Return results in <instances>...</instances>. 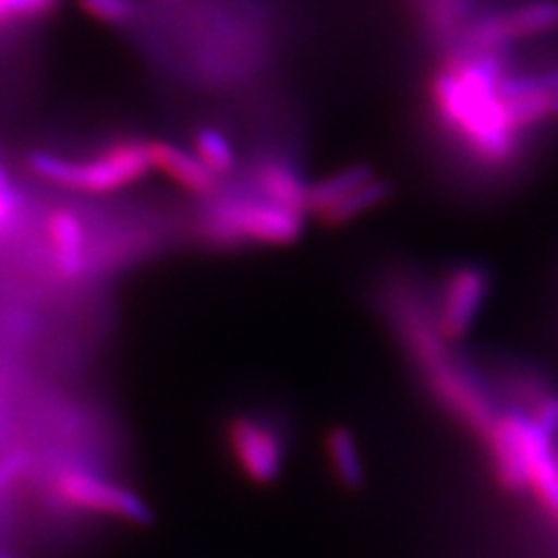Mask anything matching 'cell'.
<instances>
[{
	"label": "cell",
	"instance_id": "obj_1",
	"mask_svg": "<svg viewBox=\"0 0 558 558\" xmlns=\"http://www.w3.org/2000/svg\"><path fill=\"white\" fill-rule=\"evenodd\" d=\"M198 238L219 250L289 247L305 233V215L266 198H223L209 203L198 219Z\"/></svg>",
	"mask_w": 558,
	"mask_h": 558
},
{
	"label": "cell",
	"instance_id": "obj_2",
	"mask_svg": "<svg viewBox=\"0 0 558 558\" xmlns=\"http://www.w3.org/2000/svg\"><path fill=\"white\" fill-rule=\"evenodd\" d=\"M33 174L49 184L86 191V194H110L140 182L151 170L149 143L124 140L105 149L96 159L75 161L59 154L33 151L26 159Z\"/></svg>",
	"mask_w": 558,
	"mask_h": 558
},
{
	"label": "cell",
	"instance_id": "obj_3",
	"mask_svg": "<svg viewBox=\"0 0 558 558\" xmlns=\"http://www.w3.org/2000/svg\"><path fill=\"white\" fill-rule=\"evenodd\" d=\"M49 486L57 500L73 510L121 519L135 523V526H149L154 521L149 502L135 494L133 488H126L94 473H86V470L63 468L54 473Z\"/></svg>",
	"mask_w": 558,
	"mask_h": 558
},
{
	"label": "cell",
	"instance_id": "obj_4",
	"mask_svg": "<svg viewBox=\"0 0 558 558\" xmlns=\"http://www.w3.org/2000/svg\"><path fill=\"white\" fill-rule=\"evenodd\" d=\"M558 28L556 0H535L510 10L473 16L453 47L468 51H508L512 43L539 38Z\"/></svg>",
	"mask_w": 558,
	"mask_h": 558
},
{
	"label": "cell",
	"instance_id": "obj_5",
	"mask_svg": "<svg viewBox=\"0 0 558 558\" xmlns=\"http://www.w3.org/2000/svg\"><path fill=\"white\" fill-rule=\"evenodd\" d=\"M226 442L242 477L256 486H270L284 473L287 447L279 433L254 416H235L226 426Z\"/></svg>",
	"mask_w": 558,
	"mask_h": 558
},
{
	"label": "cell",
	"instance_id": "obj_6",
	"mask_svg": "<svg viewBox=\"0 0 558 558\" xmlns=\"http://www.w3.org/2000/svg\"><path fill=\"white\" fill-rule=\"evenodd\" d=\"M486 291L488 275L482 268L468 266L451 275L440 312V330L445 338H461L465 333L477 317Z\"/></svg>",
	"mask_w": 558,
	"mask_h": 558
},
{
	"label": "cell",
	"instance_id": "obj_7",
	"mask_svg": "<svg viewBox=\"0 0 558 558\" xmlns=\"http://www.w3.org/2000/svg\"><path fill=\"white\" fill-rule=\"evenodd\" d=\"M149 156L151 168L163 172L172 184H178L180 189L189 191V194L209 198L219 191L217 174L196 154L182 149L180 145L166 143V140H154V143H149Z\"/></svg>",
	"mask_w": 558,
	"mask_h": 558
},
{
	"label": "cell",
	"instance_id": "obj_8",
	"mask_svg": "<svg viewBox=\"0 0 558 558\" xmlns=\"http://www.w3.org/2000/svg\"><path fill=\"white\" fill-rule=\"evenodd\" d=\"M47 240L59 275L80 277L86 268V231L73 209H54L47 217Z\"/></svg>",
	"mask_w": 558,
	"mask_h": 558
},
{
	"label": "cell",
	"instance_id": "obj_9",
	"mask_svg": "<svg viewBox=\"0 0 558 558\" xmlns=\"http://www.w3.org/2000/svg\"><path fill=\"white\" fill-rule=\"evenodd\" d=\"M523 459H526L529 484L558 519V463L551 451V438H547L531 418L523 424Z\"/></svg>",
	"mask_w": 558,
	"mask_h": 558
},
{
	"label": "cell",
	"instance_id": "obj_10",
	"mask_svg": "<svg viewBox=\"0 0 558 558\" xmlns=\"http://www.w3.org/2000/svg\"><path fill=\"white\" fill-rule=\"evenodd\" d=\"M523 424H526V416L508 414L498 418L496 426L488 430L494 445L498 477L512 492H519V488L529 484L526 459H523Z\"/></svg>",
	"mask_w": 558,
	"mask_h": 558
},
{
	"label": "cell",
	"instance_id": "obj_11",
	"mask_svg": "<svg viewBox=\"0 0 558 558\" xmlns=\"http://www.w3.org/2000/svg\"><path fill=\"white\" fill-rule=\"evenodd\" d=\"M254 182L256 189L264 194L266 201L284 205L295 213L305 215V194H307V182L293 163L287 159H264L254 168ZM307 217V215H305Z\"/></svg>",
	"mask_w": 558,
	"mask_h": 558
},
{
	"label": "cell",
	"instance_id": "obj_12",
	"mask_svg": "<svg viewBox=\"0 0 558 558\" xmlns=\"http://www.w3.org/2000/svg\"><path fill=\"white\" fill-rule=\"evenodd\" d=\"M326 461L330 473L347 492H359L365 484V468L354 433L344 426H333L326 433Z\"/></svg>",
	"mask_w": 558,
	"mask_h": 558
},
{
	"label": "cell",
	"instance_id": "obj_13",
	"mask_svg": "<svg viewBox=\"0 0 558 558\" xmlns=\"http://www.w3.org/2000/svg\"><path fill=\"white\" fill-rule=\"evenodd\" d=\"M391 194H393V184L389 180L373 178L371 182L361 184L359 189L352 191V194L338 201L333 207H328L326 213H322L317 219L324 229H340V226L352 223L359 217L368 215L371 209L387 203Z\"/></svg>",
	"mask_w": 558,
	"mask_h": 558
},
{
	"label": "cell",
	"instance_id": "obj_14",
	"mask_svg": "<svg viewBox=\"0 0 558 558\" xmlns=\"http://www.w3.org/2000/svg\"><path fill=\"white\" fill-rule=\"evenodd\" d=\"M375 178V172L371 166L359 163V166H349L340 172L328 174V178L307 184V194H305V215L319 217L326 213L328 207H333L338 201L352 194L354 189L361 184L371 182Z\"/></svg>",
	"mask_w": 558,
	"mask_h": 558
},
{
	"label": "cell",
	"instance_id": "obj_15",
	"mask_svg": "<svg viewBox=\"0 0 558 558\" xmlns=\"http://www.w3.org/2000/svg\"><path fill=\"white\" fill-rule=\"evenodd\" d=\"M194 147L198 159L213 170L217 178L219 174H229L235 168V149L231 140L226 137L221 131L203 126L194 135Z\"/></svg>",
	"mask_w": 558,
	"mask_h": 558
},
{
	"label": "cell",
	"instance_id": "obj_16",
	"mask_svg": "<svg viewBox=\"0 0 558 558\" xmlns=\"http://www.w3.org/2000/svg\"><path fill=\"white\" fill-rule=\"evenodd\" d=\"M84 14L108 26L131 24L135 16V0H77Z\"/></svg>",
	"mask_w": 558,
	"mask_h": 558
},
{
	"label": "cell",
	"instance_id": "obj_17",
	"mask_svg": "<svg viewBox=\"0 0 558 558\" xmlns=\"http://www.w3.org/2000/svg\"><path fill=\"white\" fill-rule=\"evenodd\" d=\"M59 0H0V24L10 16H31L54 8Z\"/></svg>",
	"mask_w": 558,
	"mask_h": 558
},
{
	"label": "cell",
	"instance_id": "obj_18",
	"mask_svg": "<svg viewBox=\"0 0 558 558\" xmlns=\"http://www.w3.org/2000/svg\"><path fill=\"white\" fill-rule=\"evenodd\" d=\"M28 461L31 457L26 451H12L3 461H0V496H3L8 488L22 477V473L28 468Z\"/></svg>",
	"mask_w": 558,
	"mask_h": 558
},
{
	"label": "cell",
	"instance_id": "obj_19",
	"mask_svg": "<svg viewBox=\"0 0 558 558\" xmlns=\"http://www.w3.org/2000/svg\"><path fill=\"white\" fill-rule=\"evenodd\" d=\"M531 422L543 430L547 438H554L558 430V398H547L545 403L537 408V414L535 418H531Z\"/></svg>",
	"mask_w": 558,
	"mask_h": 558
},
{
	"label": "cell",
	"instance_id": "obj_20",
	"mask_svg": "<svg viewBox=\"0 0 558 558\" xmlns=\"http://www.w3.org/2000/svg\"><path fill=\"white\" fill-rule=\"evenodd\" d=\"M16 209H20V196L14 194V189H0V231L10 229L16 217Z\"/></svg>",
	"mask_w": 558,
	"mask_h": 558
},
{
	"label": "cell",
	"instance_id": "obj_21",
	"mask_svg": "<svg viewBox=\"0 0 558 558\" xmlns=\"http://www.w3.org/2000/svg\"><path fill=\"white\" fill-rule=\"evenodd\" d=\"M539 84L545 86L549 94V105H551V117H558V68L547 70V73H535Z\"/></svg>",
	"mask_w": 558,
	"mask_h": 558
},
{
	"label": "cell",
	"instance_id": "obj_22",
	"mask_svg": "<svg viewBox=\"0 0 558 558\" xmlns=\"http://www.w3.org/2000/svg\"><path fill=\"white\" fill-rule=\"evenodd\" d=\"M8 186H10V180H8L3 166H0V189H8Z\"/></svg>",
	"mask_w": 558,
	"mask_h": 558
}]
</instances>
